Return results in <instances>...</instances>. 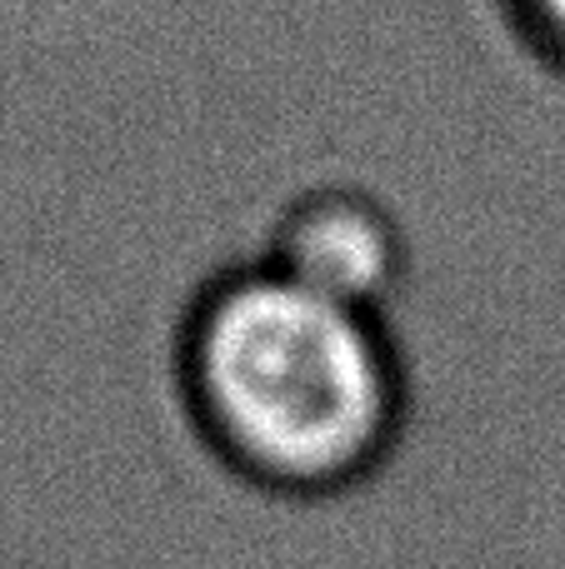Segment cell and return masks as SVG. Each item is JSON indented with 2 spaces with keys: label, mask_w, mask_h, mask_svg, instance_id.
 Listing matches in <instances>:
<instances>
[{
  "label": "cell",
  "mask_w": 565,
  "mask_h": 569,
  "mask_svg": "<svg viewBox=\"0 0 565 569\" xmlns=\"http://www.w3.org/2000/svg\"><path fill=\"white\" fill-rule=\"evenodd\" d=\"M176 395L226 475L270 500L320 505L370 485L400 450L410 365L386 310L250 256L186 305Z\"/></svg>",
  "instance_id": "1"
},
{
  "label": "cell",
  "mask_w": 565,
  "mask_h": 569,
  "mask_svg": "<svg viewBox=\"0 0 565 569\" xmlns=\"http://www.w3.org/2000/svg\"><path fill=\"white\" fill-rule=\"evenodd\" d=\"M256 260L320 295L386 310L406 284L410 240L376 190L356 180H316L280 206Z\"/></svg>",
  "instance_id": "2"
},
{
  "label": "cell",
  "mask_w": 565,
  "mask_h": 569,
  "mask_svg": "<svg viewBox=\"0 0 565 569\" xmlns=\"http://www.w3.org/2000/svg\"><path fill=\"white\" fill-rule=\"evenodd\" d=\"M516 36L565 76V0H500Z\"/></svg>",
  "instance_id": "3"
}]
</instances>
